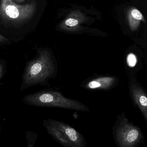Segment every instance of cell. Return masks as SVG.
I'll return each instance as SVG.
<instances>
[{"mask_svg":"<svg viewBox=\"0 0 147 147\" xmlns=\"http://www.w3.org/2000/svg\"><path fill=\"white\" fill-rule=\"evenodd\" d=\"M57 69V64L49 51L39 50L36 56L28 62L25 67L20 90L46 85L50 79L55 76Z\"/></svg>","mask_w":147,"mask_h":147,"instance_id":"6da1fadb","label":"cell"},{"mask_svg":"<svg viewBox=\"0 0 147 147\" xmlns=\"http://www.w3.org/2000/svg\"><path fill=\"white\" fill-rule=\"evenodd\" d=\"M25 104L32 106L55 107L88 112L89 109L80 101L68 98L57 91H42L26 95L23 98Z\"/></svg>","mask_w":147,"mask_h":147,"instance_id":"7a4b0ae2","label":"cell"},{"mask_svg":"<svg viewBox=\"0 0 147 147\" xmlns=\"http://www.w3.org/2000/svg\"><path fill=\"white\" fill-rule=\"evenodd\" d=\"M112 134L118 147H133L143 138L141 129L129 122L123 112L117 117L112 127Z\"/></svg>","mask_w":147,"mask_h":147,"instance_id":"3957f363","label":"cell"},{"mask_svg":"<svg viewBox=\"0 0 147 147\" xmlns=\"http://www.w3.org/2000/svg\"><path fill=\"white\" fill-rule=\"evenodd\" d=\"M36 9V0L23 5H18L13 0H0V18L6 23H25L33 17Z\"/></svg>","mask_w":147,"mask_h":147,"instance_id":"277c9868","label":"cell"},{"mask_svg":"<svg viewBox=\"0 0 147 147\" xmlns=\"http://www.w3.org/2000/svg\"><path fill=\"white\" fill-rule=\"evenodd\" d=\"M129 90L133 103L138 107L147 123V95L143 88L134 77H131Z\"/></svg>","mask_w":147,"mask_h":147,"instance_id":"5b68a950","label":"cell"},{"mask_svg":"<svg viewBox=\"0 0 147 147\" xmlns=\"http://www.w3.org/2000/svg\"><path fill=\"white\" fill-rule=\"evenodd\" d=\"M52 123L60 130L71 147H85L86 142L84 136L76 129L66 123L51 119Z\"/></svg>","mask_w":147,"mask_h":147,"instance_id":"8992f818","label":"cell"},{"mask_svg":"<svg viewBox=\"0 0 147 147\" xmlns=\"http://www.w3.org/2000/svg\"><path fill=\"white\" fill-rule=\"evenodd\" d=\"M118 79L115 76H101L90 79L82 86L88 90H109L117 86Z\"/></svg>","mask_w":147,"mask_h":147,"instance_id":"52a82bcc","label":"cell"},{"mask_svg":"<svg viewBox=\"0 0 147 147\" xmlns=\"http://www.w3.org/2000/svg\"><path fill=\"white\" fill-rule=\"evenodd\" d=\"M128 20L130 27L132 31H136L139 26L141 21H145L142 13L137 9H131L128 13Z\"/></svg>","mask_w":147,"mask_h":147,"instance_id":"ba28073f","label":"cell"},{"mask_svg":"<svg viewBox=\"0 0 147 147\" xmlns=\"http://www.w3.org/2000/svg\"><path fill=\"white\" fill-rule=\"evenodd\" d=\"M138 60L136 55L130 53L127 55L126 58V67L129 71H137L139 68Z\"/></svg>","mask_w":147,"mask_h":147,"instance_id":"9c48e42d","label":"cell"},{"mask_svg":"<svg viewBox=\"0 0 147 147\" xmlns=\"http://www.w3.org/2000/svg\"><path fill=\"white\" fill-rule=\"evenodd\" d=\"M79 24V21L76 19L69 18L65 20V25L69 27H74Z\"/></svg>","mask_w":147,"mask_h":147,"instance_id":"30bf717a","label":"cell"},{"mask_svg":"<svg viewBox=\"0 0 147 147\" xmlns=\"http://www.w3.org/2000/svg\"><path fill=\"white\" fill-rule=\"evenodd\" d=\"M5 68V64L4 63L0 62V80H1L2 77H3Z\"/></svg>","mask_w":147,"mask_h":147,"instance_id":"8fae6325","label":"cell"},{"mask_svg":"<svg viewBox=\"0 0 147 147\" xmlns=\"http://www.w3.org/2000/svg\"><path fill=\"white\" fill-rule=\"evenodd\" d=\"M8 41L7 38L0 34V42H4Z\"/></svg>","mask_w":147,"mask_h":147,"instance_id":"7c38bea8","label":"cell"},{"mask_svg":"<svg viewBox=\"0 0 147 147\" xmlns=\"http://www.w3.org/2000/svg\"><path fill=\"white\" fill-rule=\"evenodd\" d=\"M15 1L18 2H22L24 1L25 0H15Z\"/></svg>","mask_w":147,"mask_h":147,"instance_id":"4fadbf2b","label":"cell"},{"mask_svg":"<svg viewBox=\"0 0 147 147\" xmlns=\"http://www.w3.org/2000/svg\"><path fill=\"white\" fill-rule=\"evenodd\" d=\"M0 134H1V126H0Z\"/></svg>","mask_w":147,"mask_h":147,"instance_id":"5bb4252c","label":"cell"}]
</instances>
